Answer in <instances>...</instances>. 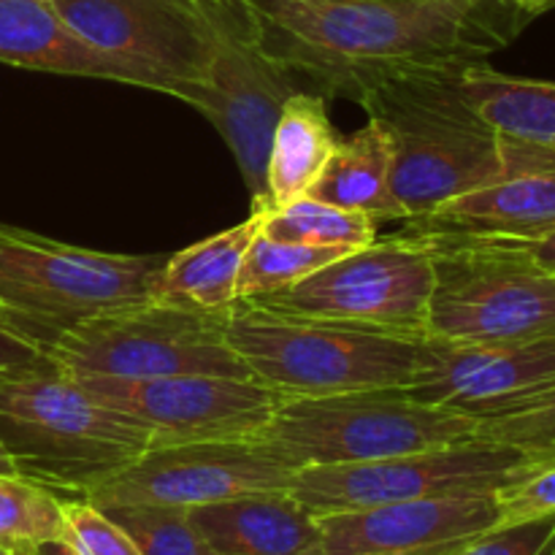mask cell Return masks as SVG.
I'll list each match as a JSON object with an SVG mask.
<instances>
[{"label":"cell","mask_w":555,"mask_h":555,"mask_svg":"<svg viewBox=\"0 0 555 555\" xmlns=\"http://www.w3.org/2000/svg\"><path fill=\"white\" fill-rule=\"evenodd\" d=\"M22 555H81V553L76 551L74 545H68L63 537H54V540H43V542H36V545L25 547Z\"/></svg>","instance_id":"obj_34"},{"label":"cell","mask_w":555,"mask_h":555,"mask_svg":"<svg viewBox=\"0 0 555 555\" xmlns=\"http://www.w3.org/2000/svg\"><path fill=\"white\" fill-rule=\"evenodd\" d=\"M260 211H263L260 233L274 238V242L361 249L377 238V220L374 217L314 198H298L282 209Z\"/></svg>","instance_id":"obj_24"},{"label":"cell","mask_w":555,"mask_h":555,"mask_svg":"<svg viewBox=\"0 0 555 555\" xmlns=\"http://www.w3.org/2000/svg\"><path fill=\"white\" fill-rule=\"evenodd\" d=\"M0 63L139 87L125 65L90 47L52 0H0Z\"/></svg>","instance_id":"obj_19"},{"label":"cell","mask_w":555,"mask_h":555,"mask_svg":"<svg viewBox=\"0 0 555 555\" xmlns=\"http://www.w3.org/2000/svg\"><path fill=\"white\" fill-rule=\"evenodd\" d=\"M63 540L81 555H141L128 531L87 499H63Z\"/></svg>","instance_id":"obj_29"},{"label":"cell","mask_w":555,"mask_h":555,"mask_svg":"<svg viewBox=\"0 0 555 555\" xmlns=\"http://www.w3.org/2000/svg\"><path fill=\"white\" fill-rule=\"evenodd\" d=\"M502 3L520 11V14H526L529 20H537V16L545 14V11L555 9V0H502Z\"/></svg>","instance_id":"obj_35"},{"label":"cell","mask_w":555,"mask_h":555,"mask_svg":"<svg viewBox=\"0 0 555 555\" xmlns=\"http://www.w3.org/2000/svg\"><path fill=\"white\" fill-rule=\"evenodd\" d=\"M477 421L412 399L404 388L285 399L258 439L296 469L366 464L475 439Z\"/></svg>","instance_id":"obj_6"},{"label":"cell","mask_w":555,"mask_h":555,"mask_svg":"<svg viewBox=\"0 0 555 555\" xmlns=\"http://www.w3.org/2000/svg\"><path fill=\"white\" fill-rule=\"evenodd\" d=\"M103 513L130 534L141 555H217L204 540L190 509L168 504H122Z\"/></svg>","instance_id":"obj_26"},{"label":"cell","mask_w":555,"mask_h":555,"mask_svg":"<svg viewBox=\"0 0 555 555\" xmlns=\"http://www.w3.org/2000/svg\"><path fill=\"white\" fill-rule=\"evenodd\" d=\"M304 90L361 103L377 87L486 63L529 16L502 0H242Z\"/></svg>","instance_id":"obj_1"},{"label":"cell","mask_w":555,"mask_h":555,"mask_svg":"<svg viewBox=\"0 0 555 555\" xmlns=\"http://www.w3.org/2000/svg\"><path fill=\"white\" fill-rule=\"evenodd\" d=\"M336 141L339 135L331 125L323 95L301 90L287 98L271 133L263 209H282L293 201L307 198Z\"/></svg>","instance_id":"obj_22"},{"label":"cell","mask_w":555,"mask_h":555,"mask_svg":"<svg viewBox=\"0 0 555 555\" xmlns=\"http://www.w3.org/2000/svg\"><path fill=\"white\" fill-rule=\"evenodd\" d=\"M228 314H201L160 301L98 314L60 336L52 358L70 374L160 379L184 374L255 379L225 339Z\"/></svg>","instance_id":"obj_8"},{"label":"cell","mask_w":555,"mask_h":555,"mask_svg":"<svg viewBox=\"0 0 555 555\" xmlns=\"http://www.w3.org/2000/svg\"><path fill=\"white\" fill-rule=\"evenodd\" d=\"M540 461L545 459L509 444L469 439L366 464L307 466L296 472L291 493L314 515L352 513L415 499L496 493Z\"/></svg>","instance_id":"obj_10"},{"label":"cell","mask_w":555,"mask_h":555,"mask_svg":"<svg viewBox=\"0 0 555 555\" xmlns=\"http://www.w3.org/2000/svg\"><path fill=\"white\" fill-rule=\"evenodd\" d=\"M393 139L390 193L421 220L504 171V135L472 108L461 70H431L377 87L361 101Z\"/></svg>","instance_id":"obj_3"},{"label":"cell","mask_w":555,"mask_h":555,"mask_svg":"<svg viewBox=\"0 0 555 555\" xmlns=\"http://www.w3.org/2000/svg\"><path fill=\"white\" fill-rule=\"evenodd\" d=\"M347 253H350L347 247L274 242V238L258 233V238L249 244L247 255H244L242 274H238V301H258V298L287 291Z\"/></svg>","instance_id":"obj_25"},{"label":"cell","mask_w":555,"mask_h":555,"mask_svg":"<svg viewBox=\"0 0 555 555\" xmlns=\"http://www.w3.org/2000/svg\"><path fill=\"white\" fill-rule=\"evenodd\" d=\"M0 475H5V477H20V475H16L14 464H11L9 453H5L3 442H0Z\"/></svg>","instance_id":"obj_36"},{"label":"cell","mask_w":555,"mask_h":555,"mask_svg":"<svg viewBox=\"0 0 555 555\" xmlns=\"http://www.w3.org/2000/svg\"><path fill=\"white\" fill-rule=\"evenodd\" d=\"M325 555H459L499 526L496 493L318 515Z\"/></svg>","instance_id":"obj_17"},{"label":"cell","mask_w":555,"mask_h":555,"mask_svg":"<svg viewBox=\"0 0 555 555\" xmlns=\"http://www.w3.org/2000/svg\"><path fill=\"white\" fill-rule=\"evenodd\" d=\"M0 442L22 480L60 499H85L152 448L146 428L101 404L57 363L0 379Z\"/></svg>","instance_id":"obj_2"},{"label":"cell","mask_w":555,"mask_h":555,"mask_svg":"<svg viewBox=\"0 0 555 555\" xmlns=\"http://www.w3.org/2000/svg\"><path fill=\"white\" fill-rule=\"evenodd\" d=\"M225 339L255 379L285 399L406 388L421 345L410 336L280 312L258 301L233 307Z\"/></svg>","instance_id":"obj_4"},{"label":"cell","mask_w":555,"mask_h":555,"mask_svg":"<svg viewBox=\"0 0 555 555\" xmlns=\"http://www.w3.org/2000/svg\"><path fill=\"white\" fill-rule=\"evenodd\" d=\"M555 385V336L444 341L423 336L406 393L472 421L504 415Z\"/></svg>","instance_id":"obj_15"},{"label":"cell","mask_w":555,"mask_h":555,"mask_svg":"<svg viewBox=\"0 0 555 555\" xmlns=\"http://www.w3.org/2000/svg\"><path fill=\"white\" fill-rule=\"evenodd\" d=\"M475 439L509 444L537 459H555V385L504 415L477 421Z\"/></svg>","instance_id":"obj_28"},{"label":"cell","mask_w":555,"mask_h":555,"mask_svg":"<svg viewBox=\"0 0 555 555\" xmlns=\"http://www.w3.org/2000/svg\"><path fill=\"white\" fill-rule=\"evenodd\" d=\"M65 372V369H63ZM70 374V372H68ZM101 404L146 428L152 448L220 439H258L285 401L260 379L184 374L160 379H108L70 374Z\"/></svg>","instance_id":"obj_13"},{"label":"cell","mask_w":555,"mask_h":555,"mask_svg":"<svg viewBox=\"0 0 555 555\" xmlns=\"http://www.w3.org/2000/svg\"><path fill=\"white\" fill-rule=\"evenodd\" d=\"M431 285V242L404 228L396 236L374 238L366 247L350 249L287 291L258 298V304L280 312L423 339Z\"/></svg>","instance_id":"obj_9"},{"label":"cell","mask_w":555,"mask_h":555,"mask_svg":"<svg viewBox=\"0 0 555 555\" xmlns=\"http://www.w3.org/2000/svg\"><path fill=\"white\" fill-rule=\"evenodd\" d=\"M461 90L493 130L555 150V81L502 74L477 63L461 70Z\"/></svg>","instance_id":"obj_23"},{"label":"cell","mask_w":555,"mask_h":555,"mask_svg":"<svg viewBox=\"0 0 555 555\" xmlns=\"http://www.w3.org/2000/svg\"><path fill=\"white\" fill-rule=\"evenodd\" d=\"M166 255H117L70 247L0 225V309L52 356L76 325L150 301Z\"/></svg>","instance_id":"obj_5"},{"label":"cell","mask_w":555,"mask_h":555,"mask_svg":"<svg viewBox=\"0 0 555 555\" xmlns=\"http://www.w3.org/2000/svg\"><path fill=\"white\" fill-rule=\"evenodd\" d=\"M52 366L54 358L30 336L22 334L14 320L0 309V379L25 377Z\"/></svg>","instance_id":"obj_32"},{"label":"cell","mask_w":555,"mask_h":555,"mask_svg":"<svg viewBox=\"0 0 555 555\" xmlns=\"http://www.w3.org/2000/svg\"><path fill=\"white\" fill-rule=\"evenodd\" d=\"M52 5L144 90L193 103L204 87L215 49L206 0H52Z\"/></svg>","instance_id":"obj_12"},{"label":"cell","mask_w":555,"mask_h":555,"mask_svg":"<svg viewBox=\"0 0 555 555\" xmlns=\"http://www.w3.org/2000/svg\"><path fill=\"white\" fill-rule=\"evenodd\" d=\"M459 555H555V515L496 526Z\"/></svg>","instance_id":"obj_31"},{"label":"cell","mask_w":555,"mask_h":555,"mask_svg":"<svg viewBox=\"0 0 555 555\" xmlns=\"http://www.w3.org/2000/svg\"><path fill=\"white\" fill-rule=\"evenodd\" d=\"M406 231L428 236L534 242L555 231V150L504 135V171L444 201Z\"/></svg>","instance_id":"obj_16"},{"label":"cell","mask_w":555,"mask_h":555,"mask_svg":"<svg viewBox=\"0 0 555 555\" xmlns=\"http://www.w3.org/2000/svg\"><path fill=\"white\" fill-rule=\"evenodd\" d=\"M390 171L393 139L383 122L369 117L363 128L336 141L307 198L363 211L374 220H404V211L390 193Z\"/></svg>","instance_id":"obj_21"},{"label":"cell","mask_w":555,"mask_h":555,"mask_svg":"<svg viewBox=\"0 0 555 555\" xmlns=\"http://www.w3.org/2000/svg\"><path fill=\"white\" fill-rule=\"evenodd\" d=\"M499 526L555 515V459L531 466L524 477L496 491Z\"/></svg>","instance_id":"obj_30"},{"label":"cell","mask_w":555,"mask_h":555,"mask_svg":"<svg viewBox=\"0 0 555 555\" xmlns=\"http://www.w3.org/2000/svg\"><path fill=\"white\" fill-rule=\"evenodd\" d=\"M296 466L263 439L160 444L87 493L95 507L168 504L204 507L263 491H291Z\"/></svg>","instance_id":"obj_14"},{"label":"cell","mask_w":555,"mask_h":555,"mask_svg":"<svg viewBox=\"0 0 555 555\" xmlns=\"http://www.w3.org/2000/svg\"><path fill=\"white\" fill-rule=\"evenodd\" d=\"M217 555H325L323 529L291 491H263L190 509Z\"/></svg>","instance_id":"obj_18"},{"label":"cell","mask_w":555,"mask_h":555,"mask_svg":"<svg viewBox=\"0 0 555 555\" xmlns=\"http://www.w3.org/2000/svg\"><path fill=\"white\" fill-rule=\"evenodd\" d=\"M513 244H518V247L529 255V260L537 266V269H542L545 274L555 276V231H551L542 238H534V242H513Z\"/></svg>","instance_id":"obj_33"},{"label":"cell","mask_w":555,"mask_h":555,"mask_svg":"<svg viewBox=\"0 0 555 555\" xmlns=\"http://www.w3.org/2000/svg\"><path fill=\"white\" fill-rule=\"evenodd\" d=\"M428 236V233H421ZM434 285L426 336L531 341L555 336V276L513 242L428 236Z\"/></svg>","instance_id":"obj_7"},{"label":"cell","mask_w":555,"mask_h":555,"mask_svg":"<svg viewBox=\"0 0 555 555\" xmlns=\"http://www.w3.org/2000/svg\"><path fill=\"white\" fill-rule=\"evenodd\" d=\"M63 537V499L22 477L0 475V545L22 553Z\"/></svg>","instance_id":"obj_27"},{"label":"cell","mask_w":555,"mask_h":555,"mask_svg":"<svg viewBox=\"0 0 555 555\" xmlns=\"http://www.w3.org/2000/svg\"><path fill=\"white\" fill-rule=\"evenodd\" d=\"M263 228V211L253 215L228 231L193 244L177 255H168L152 285V301L171 304L201 314H231L238 304V274L249 244Z\"/></svg>","instance_id":"obj_20"},{"label":"cell","mask_w":555,"mask_h":555,"mask_svg":"<svg viewBox=\"0 0 555 555\" xmlns=\"http://www.w3.org/2000/svg\"><path fill=\"white\" fill-rule=\"evenodd\" d=\"M0 555H22V553H16V551H11V547L0 545Z\"/></svg>","instance_id":"obj_37"},{"label":"cell","mask_w":555,"mask_h":555,"mask_svg":"<svg viewBox=\"0 0 555 555\" xmlns=\"http://www.w3.org/2000/svg\"><path fill=\"white\" fill-rule=\"evenodd\" d=\"M215 49L209 74L190 106L198 108L231 146L253 209L266 204V166L276 117L301 81L260 43L255 22L242 0H206Z\"/></svg>","instance_id":"obj_11"}]
</instances>
